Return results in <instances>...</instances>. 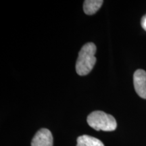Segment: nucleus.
<instances>
[{
    "label": "nucleus",
    "instance_id": "nucleus-6",
    "mask_svg": "<svg viewBox=\"0 0 146 146\" xmlns=\"http://www.w3.org/2000/svg\"><path fill=\"white\" fill-rule=\"evenodd\" d=\"M76 146H104V145L98 139L84 135L77 138Z\"/></svg>",
    "mask_w": 146,
    "mask_h": 146
},
{
    "label": "nucleus",
    "instance_id": "nucleus-3",
    "mask_svg": "<svg viewBox=\"0 0 146 146\" xmlns=\"http://www.w3.org/2000/svg\"><path fill=\"white\" fill-rule=\"evenodd\" d=\"M133 84L136 93L143 99H146V72L139 69L133 74Z\"/></svg>",
    "mask_w": 146,
    "mask_h": 146
},
{
    "label": "nucleus",
    "instance_id": "nucleus-5",
    "mask_svg": "<svg viewBox=\"0 0 146 146\" xmlns=\"http://www.w3.org/2000/svg\"><path fill=\"white\" fill-rule=\"evenodd\" d=\"M102 0H85L83 3V11L87 15H93L100 10L103 4Z\"/></svg>",
    "mask_w": 146,
    "mask_h": 146
},
{
    "label": "nucleus",
    "instance_id": "nucleus-2",
    "mask_svg": "<svg viewBox=\"0 0 146 146\" xmlns=\"http://www.w3.org/2000/svg\"><path fill=\"white\" fill-rule=\"evenodd\" d=\"M87 123L96 131H113L117 127V123L112 115L103 111H94L87 116Z\"/></svg>",
    "mask_w": 146,
    "mask_h": 146
},
{
    "label": "nucleus",
    "instance_id": "nucleus-4",
    "mask_svg": "<svg viewBox=\"0 0 146 146\" xmlns=\"http://www.w3.org/2000/svg\"><path fill=\"white\" fill-rule=\"evenodd\" d=\"M31 146H53V136L50 130L41 129L33 138Z\"/></svg>",
    "mask_w": 146,
    "mask_h": 146
},
{
    "label": "nucleus",
    "instance_id": "nucleus-7",
    "mask_svg": "<svg viewBox=\"0 0 146 146\" xmlns=\"http://www.w3.org/2000/svg\"><path fill=\"white\" fill-rule=\"evenodd\" d=\"M141 24L142 28H143L145 31H146V14L142 17Z\"/></svg>",
    "mask_w": 146,
    "mask_h": 146
},
{
    "label": "nucleus",
    "instance_id": "nucleus-1",
    "mask_svg": "<svg viewBox=\"0 0 146 146\" xmlns=\"http://www.w3.org/2000/svg\"><path fill=\"white\" fill-rule=\"evenodd\" d=\"M96 50L94 43H87L82 47L76 63V71L78 75L85 76L92 70L96 62Z\"/></svg>",
    "mask_w": 146,
    "mask_h": 146
}]
</instances>
